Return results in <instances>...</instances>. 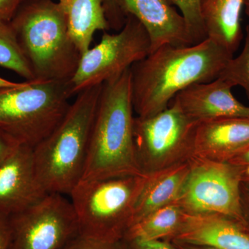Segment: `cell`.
<instances>
[{
	"mask_svg": "<svg viewBox=\"0 0 249 249\" xmlns=\"http://www.w3.org/2000/svg\"><path fill=\"white\" fill-rule=\"evenodd\" d=\"M189 170L188 160L151 174L136 203L132 225L156 210L176 202Z\"/></svg>",
	"mask_w": 249,
	"mask_h": 249,
	"instance_id": "17",
	"label": "cell"
},
{
	"mask_svg": "<svg viewBox=\"0 0 249 249\" xmlns=\"http://www.w3.org/2000/svg\"><path fill=\"white\" fill-rule=\"evenodd\" d=\"M177 6L186 20L187 26L194 44L207 38L200 13V0H169Z\"/></svg>",
	"mask_w": 249,
	"mask_h": 249,
	"instance_id": "22",
	"label": "cell"
},
{
	"mask_svg": "<svg viewBox=\"0 0 249 249\" xmlns=\"http://www.w3.org/2000/svg\"><path fill=\"white\" fill-rule=\"evenodd\" d=\"M233 56L209 38L157 49L131 67L134 112L147 117L164 110L183 90L217 78Z\"/></svg>",
	"mask_w": 249,
	"mask_h": 249,
	"instance_id": "1",
	"label": "cell"
},
{
	"mask_svg": "<svg viewBox=\"0 0 249 249\" xmlns=\"http://www.w3.org/2000/svg\"><path fill=\"white\" fill-rule=\"evenodd\" d=\"M130 69L103 84L81 181L144 174L134 147Z\"/></svg>",
	"mask_w": 249,
	"mask_h": 249,
	"instance_id": "2",
	"label": "cell"
},
{
	"mask_svg": "<svg viewBox=\"0 0 249 249\" xmlns=\"http://www.w3.org/2000/svg\"><path fill=\"white\" fill-rule=\"evenodd\" d=\"M26 0H0V18L11 22Z\"/></svg>",
	"mask_w": 249,
	"mask_h": 249,
	"instance_id": "28",
	"label": "cell"
},
{
	"mask_svg": "<svg viewBox=\"0 0 249 249\" xmlns=\"http://www.w3.org/2000/svg\"><path fill=\"white\" fill-rule=\"evenodd\" d=\"M62 249H125L124 242L118 244H109L78 235L72 239Z\"/></svg>",
	"mask_w": 249,
	"mask_h": 249,
	"instance_id": "24",
	"label": "cell"
},
{
	"mask_svg": "<svg viewBox=\"0 0 249 249\" xmlns=\"http://www.w3.org/2000/svg\"><path fill=\"white\" fill-rule=\"evenodd\" d=\"M168 242L219 249H249V235L240 224L219 214H186L182 225Z\"/></svg>",
	"mask_w": 249,
	"mask_h": 249,
	"instance_id": "15",
	"label": "cell"
},
{
	"mask_svg": "<svg viewBox=\"0 0 249 249\" xmlns=\"http://www.w3.org/2000/svg\"><path fill=\"white\" fill-rule=\"evenodd\" d=\"M243 181L249 183V172H244Z\"/></svg>",
	"mask_w": 249,
	"mask_h": 249,
	"instance_id": "34",
	"label": "cell"
},
{
	"mask_svg": "<svg viewBox=\"0 0 249 249\" xmlns=\"http://www.w3.org/2000/svg\"><path fill=\"white\" fill-rule=\"evenodd\" d=\"M47 194L36 174L33 148L20 145L0 165V212L17 213Z\"/></svg>",
	"mask_w": 249,
	"mask_h": 249,
	"instance_id": "11",
	"label": "cell"
},
{
	"mask_svg": "<svg viewBox=\"0 0 249 249\" xmlns=\"http://www.w3.org/2000/svg\"><path fill=\"white\" fill-rule=\"evenodd\" d=\"M102 86L77 94L56 128L33 149L36 174L47 193L69 196L81 181Z\"/></svg>",
	"mask_w": 249,
	"mask_h": 249,
	"instance_id": "3",
	"label": "cell"
},
{
	"mask_svg": "<svg viewBox=\"0 0 249 249\" xmlns=\"http://www.w3.org/2000/svg\"><path fill=\"white\" fill-rule=\"evenodd\" d=\"M103 2L109 30L120 31L127 17L121 9L119 0H103Z\"/></svg>",
	"mask_w": 249,
	"mask_h": 249,
	"instance_id": "23",
	"label": "cell"
},
{
	"mask_svg": "<svg viewBox=\"0 0 249 249\" xmlns=\"http://www.w3.org/2000/svg\"><path fill=\"white\" fill-rule=\"evenodd\" d=\"M20 145H22L16 139L0 129V165L12 155Z\"/></svg>",
	"mask_w": 249,
	"mask_h": 249,
	"instance_id": "26",
	"label": "cell"
},
{
	"mask_svg": "<svg viewBox=\"0 0 249 249\" xmlns=\"http://www.w3.org/2000/svg\"><path fill=\"white\" fill-rule=\"evenodd\" d=\"M71 97L70 81L25 80L0 89V129L34 149L61 122Z\"/></svg>",
	"mask_w": 249,
	"mask_h": 249,
	"instance_id": "6",
	"label": "cell"
},
{
	"mask_svg": "<svg viewBox=\"0 0 249 249\" xmlns=\"http://www.w3.org/2000/svg\"><path fill=\"white\" fill-rule=\"evenodd\" d=\"M66 196L48 193L10 215L9 249H62L79 235L76 213Z\"/></svg>",
	"mask_w": 249,
	"mask_h": 249,
	"instance_id": "10",
	"label": "cell"
},
{
	"mask_svg": "<svg viewBox=\"0 0 249 249\" xmlns=\"http://www.w3.org/2000/svg\"><path fill=\"white\" fill-rule=\"evenodd\" d=\"M127 17L142 23L150 38V53L165 45H194L186 20L169 0H119Z\"/></svg>",
	"mask_w": 249,
	"mask_h": 249,
	"instance_id": "12",
	"label": "cell"
},
{
	"mask_svg": "<svg viewBox=\"0 0 249 249\" xmlns=\"http://www.w3.org/2000/svg\"><path fill=\"white\" fill-rule=\"evenodd\" d=\"M150 38L137 18L127 16L116 34L103 33L99 42L85 52L70 81L72 96L118 78L150 53Z\"/></svg>",
	"mask_w": 249,
	"mask_h": 249,
	"instance_id": "8",
	"label": "cell"
},
{
	"mask_svg": "<svg viewBox=\"0 0 249 249\" xmlns=\"http://www.w3.org/2000/svg\"><path fill=\"white\" fill-rule=\"evenodd\" d=\"M218 78L240 86L249 100V24L246 27L245 43L242 52L227 62Z\"/></svg>",
	"mask_w": 249,
	"mask_h": 249,
	"instance_id": "21",
	"label": "cell"
},
{
	"mask_svg": "<svg viewBox=\"0 0 249 249\" xmlns=\"http://www.w3.org/2000/svg\"><path fill=\"white\" fill-rule=\"evenodd\" d=\"M11 23L34 80L70 81L82 55L58 2L26 0Z\"/></svg>",
	"mask_w": 249,
	"mask_h": 249,
	"instance_id": "4",
	"label": "cell"
},
{
	"mask_svg": "<svg viewBox=\"0 0 249 249\" xmlns=\"http://www.w3.org/2000/svg\"><path fill=\"white\" fill-rule=\"evenodd\" d=\"M229 163L240 167L244 172H249V147Z\"/></svg>",
	"mask_w": 249,
	"mask_h": 249,
	"instance_id": "30",
	"label": "cell"
},
{
	"mask_svg": "<svg viewBox=\"0 0 249 249\" xmlns=\"http://www.w3.org/2000/svg\"><path fill=\"white\" fill-rule=\"evenodd\" d=\"M9 216L0 212V249L9 248L11 235Z\"/></svg>",
	"mask_w": 249,
	"mask_h": 249,
	"instance_id": "29",
	"label": "cell"
},
{
	"mask_svg": "<svg viewBox=\"0 0 249 249\" xmlns=\"http://www.w3.org/2000/svg\"><path fill=\"white\" fill-rule=\"evenodd\" d=\"M150 175L82 180L70 196L79 233L101 242H124L133 223L136 203Z\"/></svg>",
	"mask_w": 249,
	"mask_h": 249,
	"instance_id": "5",
	"label": "cell"
},
{
	"mask_svg": "<svg viewBox=\"0 0 249 249\" xmlns=\"http://www.w3.org/2000/svg\"><path fill=\"white\" fill-rule=\"evenodd\" d=\"M19 83H16V82L11 81V80L5 79V78L0 76V89L17 86V85H19Z\"/></svg>",
	"mask_w": 249,
	"mask_h": 249,
	"instance_id": "32",
	"label": "cell"
},
{
	"mask_svg": "<svg viewBox=\"0 0 249 249\" xmlns=\"http://www.w3.org/2000/svg\"><path fill=\"white\" fill-rule=\"evenodd\" d=\"M197 124L173 101L155 115L136 116L134 142L141 171L151 175L189 160Z\"/></svg>",
	"mask_w": 249,
	"mask_h": 249,
	"instance_id": "7",
	"label": "cell"
},
{
	"mask_svg": "<svg viewBox=\"0 0 249 249\" xmlns=\"http://www.w3.org/2000/svg\"><path fill=\"white\" fill-rule=\"evenodd\" d=\"M190 170L176 203L187 214H219L242 220L243 170L229 162L191 157Z\"/></svg>",
	"mask_w": 249,
	"mask_h": 249,
	"instance_id": "9",
	"label": "cell"
},
{
	"mask_svg": "<svg viewBox=\"0 0 249 249\" xmlns=\"http://www.w3.org/2000/svg\"><path fill=\"white\" fill-rule=\"evenodd\" d=\"M69 33L81 55L91 47L96 31L109 30L103 0H60Z\"/></svg>",
	"mask_w": 249,
	"mask_h": 249,
	"instance_id": "18",
	"label": "cell"
},
{
	"mask_svg": "<svg viewBox=\"0 0 249 249\" xmlns=\"http://www.w3.org/2000/svg\"><path fill=\"white\" fill-rule=\"evenodd\" d=\"M125 249H177L166 240L142 241L138 240H124Z\"/></svg>",
	"mask_w": 249,
	"mask_h": 249,
	"instance_id": "25",
	"label": "cell"
},
{
	"mask_svg": "<svg viewBox=\"0 0 249 249\" xmlns=\"http://www.w3.org/2000/svg\"><path fill=\"white\" fill-rule=\"evenodd\" d=\"M177 249H219L209 246L191 245L181 242H171Z\"/></svg>",
	"mask_w": 249,
	"mask_h": 249,
	"instance_id": "31",
	"label": "cell"
},
{
	"mask_svg": "<svg viewBox=\"0 0 249 249\" xmlns=\"http://www.w3.org/2000/svg\"><path fill=\"white\" fill-rule=\"evenodd\" d=\"M186 213L178 203L156 210L132 225L124 240H169L181 227Z\"/></svg>",
	"mask_w": 249,
	"mask_h": 249,
	"instance_id": "19",
	"label": "cell"
},
{
	"mask_svg": "<svg viewBox=\"0 0 249 249\" xmlns=\"http://www.w3.org/2000/svg\"><path fill=\"white\" fill-rule=\"evenodd\" d=\"M249 147V119L224 118L196 124L193 157L229 162Z\"/></svg>",
	"mask_w": 249,
	"mask_h": 249,
	"instance_id": "14",
	"label": "cell"
},
{
	"mask_svg": "<svg viewBox=\"0 0 249 249\" xmlns=\"http://www.w3.org/2000/svg\"><path fill=\"white\" fill-rule=\"evenodd\" d=\"M0 67L17 73L25 80L34 76L18 42L11 22L0 18Z\"/></svg>",
	"mask_w": 249,
	"mask_h": 249,
	"instance_id": "20",
	"label": "cell"
},
{
	"mask_svg": "<svg viewBox=\"0 0 249 249\" xmlns=\"http://www.w3.org/2000/svg\"><path fill=\"white\" fill-rule=\"evenodd\" d=\"M244 9L245 10L246 14L249 18V0H244Z\"/></svg>",
	"mask_w": 249,
	"mask_h": 249,
	"instance_id": "33",
	"label": "cell"
},
{
	"mask_svg": "<svg viewBox=\"0 0 249 249\" xmlns=\"http://www.w3.org/2000/svg\"><path fill=\"white\" fill-rule=\"evenodd\" d=\"M232 88L231 83L217 78L191 85L178 93L173 101L196 123L224 118L249 119V106L234 96Z\"/></svg>",
	"mask_w": 249,
	"mask_h": 249,
	"instance_id": "13",
	"label": "cell"
},
{
	"mask_svg": "<svg viewBox=\"0 0 249 249\" xmlns=\"http://www.w3.org/2000/svg\"><path fill=\"white\" fill-rule=\"evenodd\" d=\"M241 207L242 220L238 223L249 235V183L245 181L241 185Z\"/></svg>",
	"mask_w": 249,
	"mask_h": 249,
	"instance_id": "27",
	"label": "cell"
},
{
	"mask_svg": "<svg viewBox=\"0 0 249 249\" xmlns=\"http://www.w3.org/2000/svg\"><path fill=\"white\" fill-rule=\"evenodd\" d=\"M199 6L206 37L234 55L244 37V0H200Z\"/></svg>",
	"mask_w": 249,
	"mask_h": 249,
	"instance_id": "16",
	"label": "cell"
}]
</instances>
